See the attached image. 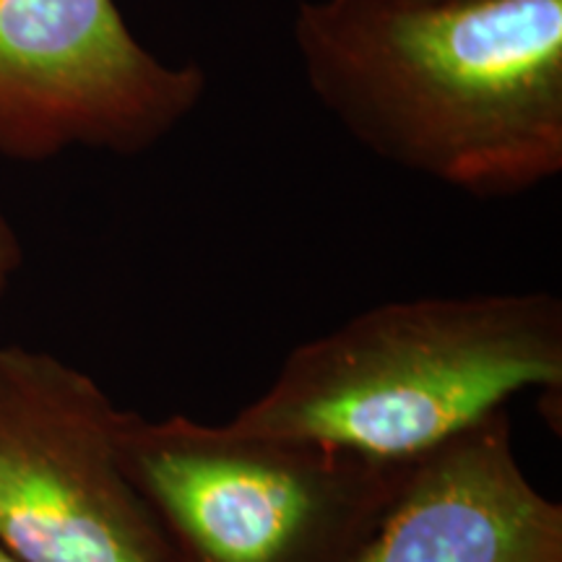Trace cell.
Returning a JSON list of instances; mask_svg holds the SVG:
<instances>
[{
    "mask_svg": "<svg viewBox=\"0 0 562 562\" xmlns=\"http://www.w3.org/2000/svg\"><path fill=\"white\" fill-rule=\"evenodd\" d=\"M292 37L378 159L480 199L562 172V0H300Z\"/></svg>",
    "mask_w": 562,
    "mask_h": 562,
    "instance_id": "obj_1",
    "label": "cell"
},
{
    "mask_svg": "<svg viewBox=\"0 0 562 562\" xmlns=\"http://www.w3.org/2000/svg\"><path fill=\"white\" fill-rule=\"evenodd\" d=\"M531 389H562L558 294H435L302 341L229 425L414 463Z\"/></svg>",
    "mask_w": 562,
    "mask_h": 562,
    "instance_id": "obj_2",
    "label": "cell"
},
{
    "mask_svg": "<svg viewBox=\"0 0 562 562\" xmlns=\"http://www.w3.org/2000/svg\"><path fill=\"white\" fill-rule=\"evenodd\" d=\"M117 456L165 562H355L417 463L128 409Z\"/></svg>",
    "mask_w": 562,
    "mask_h": 562,
    "instance_id": "obj_3",
    "label": "cell"
},
{
    "mask_svg": "<svg viewBox=\"0 0 562 562\" xmlns=\"http://www.w3.org/2000/svg\"><path fill=\"white\" fill-rule=\"evenodd\" d=\"M117 414L50 351L0 347V547L19 562H165L121 467Z\"/></svg>",
    "mask_w": 562,
    "mask_h": 562,
    "instance_id": "obj_4",
    "label": "cell"
},
{
    "mask_svg": "<svg viewBox=\"0 0 562 562\" xmlns=\"http://www.w3.org/2000/svg\"><path fill=\"white\" fill-rule=\"evenodd\" d=\"M203 94V68L146 50L115 0H0V157H136L172 136Z\"/></svg>",
    "mask_w": 562,
    "mask_h": 562,
    "instance_id": "obj_5",
    "label": "cell"
},
{
    "mask_svg": "<svg viewBox=\"0 0 562 562\" xmlns=\"http://www.w3.org/2000/svg\"><path fill=\"white\" fill-rule=\"evenodd\" d=\"M355 562H562V505L518 463L508 409L414 463Z\"/></svg>",
    "mask_w": 562,
    "mask_h": 562,
    "instance_id": "obj_6",
    "label": "cell"
},
{
    "mask_svg": "<svg viewBox=\"0 0 562 562\" xmlns=\"http://www.w3.org/2000/svg\"><path fill=\"white\" fill-rule=\"evenodd\" d=\"M21 266H24V245H21L9 216L0 211V302L9 294Z\"/></svg>",
    "mask_w": 562,
    "mask_h": 562,
    "instance_id": "obj_7",
    "label": "cell"
},
{
    "mask_svg": "<svg viewBox=\"0 0 562 562\" xmlns=\"http://www.w3.org/2000/svg\"><path fill=\"white\" fill-rule=\"evenodd\" d=\"M0 562H19L16 558H13V554H9L3 550V547H0Z\"/></svg>",
    "mask_w": 562,
    "mask_h": 562,
    "instance_id": "obj_8",
    "label": "cell"
}]
</instances>
